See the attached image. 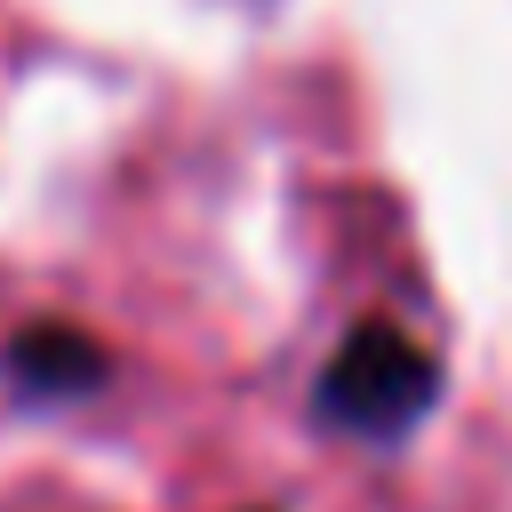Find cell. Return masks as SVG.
I'll return each mask as SVG.
<instances>
[{
	"instance_id": "2",
	"label": "cell",
	"mask_w": 512,
	"mask_h": 512,
	"mask_svg": "<svg viewBox=\"0 0 512 512\" xmlns=\"http://www.w3.org/2000/svg\"><path fill=\"white\" fill-rule=\"evenodd\" d=\"M8 368H16V384H32L40 400H64V392H88V384L104 376V344L80 336V328H64V320H40V328H24V336L8 344Z\"/></svg>"
},
{
	"instance_id": "1",
	"label": "cell",
	"mask_w": 512,
	"mask_h": 512,
	"mask_svg": "<svg viewBox=\"0 0 512 512\" xmlns=\"http://www.w3.org/2000/svg\"><path fill=\"white\" fill-rule=\"evenodd\" d=\"M440 392V368L416 336H400L392 320H368L344 336V352L328 360L320 376V416L344 424V432H368V440H392L408 432Z\"/></svg>"
}]
</instances>
